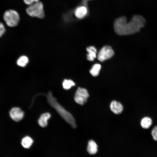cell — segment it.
<instances>
[{
    "instance_id": "5",
    "label": "cell",
    "mask_w": 157,
    "mask_h": 157,
    "mask_svg": "<svg viewBox=\"0 0 157 157\" xmlns=\"http://www.w3.org/2000/svg\"><path fill=\"white\" fill-rule=\"evenodd\" d=\"M89 94L86 89L80 87L76 90L74 97V100L78 104L83 105L87 102Z\"/></svg>"
},
{
    "instance_id": "19",
    "label": "cell",
    "mask_w": 157,
    "mask_h": 157,
    "mask_svg": "<svg viewBox=\"0 0 157 157\" xmlns=\"http://www.w3.org/2000/svg\"><path fill=\"white\" fill-rule=\"evenodd\" d=\"M6 29L4 25L0 22V37H1L5 33Z\"/></svg>"
},
{
    "instance_id": "4",
    "label": "cell",
    "mask_w": 157,
    "mask_h": 157,
    "mask_svg": "<svg viewBox=\"0 0 157 157\" xmlns=\"http://www.w3.org/2000/svg\"><path fill=\"white\" fill-rule=\"evenodd\" d=\"M3 18L7 25L11 27L17 26L20 19L19 16L18 12L12 9L6 11L4 13Z\"/></svg>"
},
{
    "instance_id": "20",
    "label": "cell",
    "mask_w": 157,
    "mask_h": 157,
    "mask_svg": "<svg viewBox=\"0 0 157 157\" xmlns=\"http://www.w3.org/2000/svg\"><path fill=\"white\" fill-rule=\"evenodd\" d=\"M24 2L27 5H31L35 2L34 0H23Z\"/></svg>"
},
{
    "instance_id": "13",
    "label": "cell",
    "mask_w": 157,
    "mask_h": 157,
    "mask_svg": "<svg viewBox=\"0 0 157 157\" xmlns=\"http://www.w3.org/2000/svg\"><path fill=\"white\" fill-rule=\"evenodd\" d=\"M152 121L151 118L145 117L142 118L140 122L141 127L144 129L149 128L152 124Z\"/></svg>"
},
{
    "instance_id": "15",
    "label": "cell",
    "mask_w": 157,
    "mask_h": 157,
    "mask_svg": "<svg viewBox=\"0 0 157 157\" xmlns=\"http://www.w3.org/2000/svg\"><path fill=\"white\" fill-rule=\"evenodd\" d=\"M101 65L99 64H95L92 66L90 69V73L94 76H98L101 69Z\"/></svg>"
},
{
    "instance_id": "7",
    "label": "cell",
    "mask_w": 157,
    "mask_h": 157,
    "mask_svg": "<svg viewBox=\"0 0 157 157\" xmlns=\"http://www.w3.org/2000/svg\"><path fill=\"white\" fill-rule=\"evenodd\" d=\"M11 118L14 121L18 122L21 120L24 116V112L19 108L15 107L11 108L9 112Z\"/></svg>"
},
{
    "instance_id": "1",
    "label": "cell",
    "mask_w": 157,
    "mask_h": 157,
    "mask_svg": "<svg viewBox=\"0 0 157 157\" xmlns=\"http://www.w3.org/2000/svg\"><path fill=\"white\" fill-rule=\"evenodd\" d=\"M146 21L142 16L135 15L129 22L125 16L117 18L114 23L115 32L119 35H127L139 32L144 26Z\"/></svg>"
},
{
    "instance_id": "3",
    "label": "cell",
    "mask_w": 157,
    "mask_h": 157,
    "mask_svg": "<svg viewBox=\"0 0 157 157\" xmlns=\"http://www.w3.org/2000/svg\"><path fill=\"white\" fill-rule=\"evenodd\" d=\"M27 14L30 16L43 18L44 16L43 5L41 2H35L30 5L26 9Z\"/></svg>"
},
{
    "instance_id": "12",
    "label": "cell",
    "mask_w": 157,
    "mask_h": 157,
    "mask_svg": "<svg viewBox=\"0 0 157 157\" xmlns=\"http://www.w3.org/2000/svg\"><path fill=\"white\" fill-rule=\"evenodd\" d=\"M98 146L93 140H90L88 142L87 150L88 153L91 154H95L97 151Z\"/></svg>"
},
{
    "instance_id": "10",
    "label": "cell",
    "mask_w": 157,
    "mask_h": 157,
    "mask_svg": "<svg viewBox=\"0 0 157 157\" xmlns=\"http://www.w3.org/2000/svg\"><path fill=\"white\" fill-rule=\"evenodd\" d=\"M87 9L85 7L81 6L77 7L74 11V15L78 19H82L84 17L87 13Z\"/></svg>"
},
{
    "instance_id": "8",
    "label": "cell",
    "mask_w": 157,
    "mask_h": 157,
    "mask_svg": "<svg viewBox=\"0 0 157 157\" xmlns=\"http://www.w3.org/2000/svg\"><path fill=\"white\" fill-rule=\"evenodd\" d=\"M110 108L113 112L116 114H119L123 111V108L122 105L119 102L115 100L111 102Z\"/></svg>"
},
{
    "instance_id": "16",
    "label": "cell",
    "mask_w": 157,
    "mask_h": 157,
    "mask_svg": "<svg viewBox=\"0 0 157 157\" xmlns=\"http://www.w3.org/2000/svg\"><path fill=\"white\" fill-rule=\"evenodd\" d=\"M63 88L66 90L70 89L72 87L75 85V83L72 80L70 79H65L62 83Z\"/></svg>"
},
{
    "instance_id": "21",
    "label": "cell",
    "mask_w": 157,
    "mask_h": 157,
    "mask_svg": "<svg viewBox=\"0 0 157 157\" xmlns=\"http://www.w3.org/2000/svg\"><path fill=\"white\" fill-rule=\"evenodd\" d=\"M39 0H34L35 2H39Z\"/></svg>"
},
{
    "instance_id": "2",
    "label": "cell",
    "mask_w": 157,
    "mask_h": 157,
    "mask_svg": "<svg viewBox=\"0 0 157 157\" xmlns=\"http://www.w3.org/2000/svg\"><path fill=\"white\" fill-rule=\"evenodd\" d=\"M42 94L46 95L49 104L73 128H76V126L75 120L73 116L57 101L56 99L53 96L51 91L49 92L47 94Z\"/></svg>"
},
{
    "instance_id": "14",
    "label": "cell",
    "mask_w": 157,
    "mask_h": 157,
    "mask_svg": "<svg viewBox=\"0 0 157 157\" xmlns=\"http://www.w3.org/2000/svg\"><path fill=\"white\" fill-rule=\"evenodd\" d=\"M33 142V139L28 136L25 137L22 140L21 144L25 148H29Z\"/></svg>"
},
{
    "instance_id": "18",
    "label": "cell",
    "mask_w": 157,
    "mask_h": 157,
    "mask_svg": "<svg viewBox=\"0 0 157 157\" xmlns=\"http://www.w3.org/2000/svg\"><path fill=\"white\" fill-rule=\"evenodd\" d=\"M151 134L153 139L157 141V126L154 127L151 131Z\"/></svg>"
},
{
    "instance_id": "11",
    "label": "cell",
    "mask_w": 157,
    "mask_h": 157,
    "mask_svg": "<svg viewBox=\"0 0 157 157\" xmlns=\"http://www.w3.org/2000/svg\"><path fill=\"white\" fill-rule=\"evenodd\" d=\"M88 52L87 55V59L90 61H93L97 56V50L96 48L93 46L88 47L86 48Z\"/></svg>"
},
{
    "instance_id": "9",
    "label": "cell",
    "mask_w": 157,
    "mask_h": 157,
    "mask_svg": "<svg viewBox=\"0 0 157 157\" xmlns=\"http://www.w3.org/2000/svg\"><path fill=\"white\" fill-rule=\"evenodd\" d=\"M51 114L48 113L42 114L39 118L38 122L39 125L44 128L47 126L48 120L50 118Z\"/></svg>"
},
{
    "instance_id": "17",
    "label": "cell",
    "mask_w": 157,
    "mask_h": 157,
    "mask_svg": "<svg viewBox=\"0 0 157 157\" xmlns=\"http://www.w3.org/2000/svg\"><path fill=\"white\" fill-rule=\"evenodd\" d=\"M28 58L25 56H22L20 57L17 62V65L22 67H25L28 62Z\"/></svg>"
},
{
    "instance_id": "6",
    "label": "cell",
    "mask_w": 157,
    "mask_h": 157,
    "mask_svg": "<svg viewBox=\"0 0 157 157\" xmlns=\"http://www.w3.org/2000/svg\"><path fill=\"white\" fill-rule=\"evenodd\" d=\"M114 54V51L110 47L105 46L100 50L97 54V57L99 60L103 62L111 58Z\"/></svg>"
}]
</instances>
